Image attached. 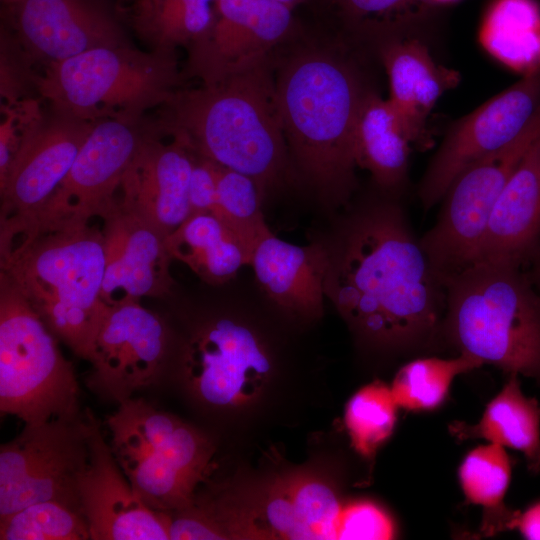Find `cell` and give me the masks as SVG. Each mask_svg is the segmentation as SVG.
Listing matches in <instances>:
<instances>
[{
    "label": "cell",
    "mask_w": 540,
    "mask_h": 540,
    "mask_svg": "<svg viewBox=\"0 0 540 540\" xmlns=\"http://www.w3.org/2000/svg\"><path fill=\"white\" fill-rule=\"evenodd\" d=\"M327 248L325 296L362 340L404 349L434 333L445 307L444 283L397 205L363 207Z\"/></svg>",
    "instance_id": "cell-1"
},
{
    "label": "cell",
    "mask_w": 540,
    "mask_h": 540,
    "mask_svg": "<svg viewBox=\"0 0 540 540\" xmlns=\"http://www.w3.org/2000/svg\"><path fill=\"white\" fill-rule=\"evenodd\" d=\"M341 45L305 44L279 64L278 106L290 160L330 203H342L355 185L354 130L373 90L362 66Z\"/></svg>",
    "instance_id": "cell-2"
},
{
    "label": "cell",
    "mask_w": 540,
    "mask_h": 540,
    "mask_svg": "<svg viewBox=\"0 0 540 540\" xmlns=\"http://www.w3.org/2000/svg\"><path fill=\"white\" fill-rule=\"evenodd\" d=\"M159 108L158 119L148 124L154 133L251 177L263 196L289 164L274 56L219 82L179 89Z\"/></svg>",
    "instance_id": "cell-3"
},
{
    "label": "cell",
    "mask_w": 540,
    "mask_h": 540,
    "mask_svg": "<svg viewBox=\"0 0 540 540\" xmlns=\"http://www.w3.org/2000/svg\"><path fill=\"white\" fill-rule=\"evenodd\" d=\"M91 221L39 229L0 247V272L58 340L87 361L110 308L101 295L103 225Z\"/></svg>",
    "instance_id": "cell-4"
},
{
    "label": "cell",
    "mask_w": 540,
    "mask_h": 540,
    "mask_svg": "<svg viewBox=\"0 0 540 540\" xmlns=\"http://www.w3.org/2000/svg\"><path fill=\"white\" fill-rule=\"evenodd\" d=\"M443 283L446 333L460 353L540 379V296L519 266L479 261Z\"/></svg>",
    "instance_id": "cell-5"
},
{
    "label": "cell",
    "mask_w": 540,
    "mask_h": 540,
    "mask_svg": "<svg viewBox=\"0 0 540 540\" xmlns=\"http://www.w3.org/2000/svg\"><path fill=\"white\" fill-rule=\"evenodd\" d=\"M185 77L175 53L124 44L95 47L44 68L35 89L51 109L83 120L141 121L148 109L167 103Z\"/></svg>",
    "instance_id": "cell-6"
},
{
    "label": "cell",
    "mask_w": 540,
    "mask_h": 540,
    "mask_svg": "<svg viewBox=\"0 0 540 540\" xmlns=\"http://www.w3.org/2000/svg\"><path fill=\"white\" fill-rule=\"evenodd\" d=\"M107 426L113 454L146 505L168 513L192 502L212 454L201 433L133 398L119 403Z\"/></svg>",
    "instance_id": "cell-7"
},
{
    "label": "cell",
    "mask_w": 540,
    "mask_h": 540,
    "mask_svg": "<svg viewBox=\"0 0 540 540\" xmlns=\"http://www.w3.org/2000/svg\"><path fill=\"white\" fill-rule=\"evenodd\" d=\"M58 338L0 272V410L25 424L78 415L79 388Z\"/></svg>",
    "instance_id": "cell-8"
},
{
    "label": "cell",
    "mask_w": 540,
    "mask_h": 540,
    "mask_svg": "<svg viewBox=\"0 0 540 540\" xmlns=\"http://www.w3.org/2000/svg\"><path fill=\"white\" fill-rule=\"evenodd\" d=\"M539 136L540 108L515 140L471 163L451 183L437 221L420 239L442 280L475 263L502 189Z\"/></svg>",
    "instance_id": "cell-9"
},
{
    "label": "cell",
    "mask_w": 540,
    "mask_h": 540,
    "mask_svg": "<svg viewBox=\"0 0 540 540\" xmlns=\"http://www.w3.org/2000/svg\"><path fill=\"white\" fill-rule=\"evenodd\" d=\"M88 436V417L55 418L25 424L2 444L0 517L44 501L79 510L77 484L89 460Z\"/></svg>",
    "instance_id": "cell-10"
},
{
    "label": "cell",
    "mask_w": 540,
    "mask_h": 540,
    "mask_svg": "<svg viewBox=\"0 0 540 540\" xmlns=\"http://www.w3.org/2000/svg\"><path fill=\"white\" fill-rule=\"evenodd\" d=\"M146 130L144 120L107 118L95 122L72 167L49 201L8 241L68 222L102 219L118 201L116 191L120 189L124 172Z\"/></svg>",
    "instance_id": "cell-11"
},
{
    "label": "cell",
    "mask_w": 540,
    "mask_h": 540,
    "mask_svg": "<svg viewBox=\"0 0 540 540\" xmlns=\"http://www.w3.org/2000/svg\"><path fill=\"white\" fill-rule=\"evenodd\" d=\"M94 123L51 109L32 128L0 182V244L24 229L46 205Z\"/></svg>",
    "instance_id": "cell-12"
},
{
    "label": "cell",
    "mask_w": 540,
    "mask_h": 540,
    "mask_svg": "<svg viewBox=\"0 0 540 540\" xmlns=\"http://www.w3.org/2000/svg\"><path fill=\"white\" fill-rule=\"evenodd\" d=\"M181 366L195 396L216 408L250 401L272 370L256 333L229 317L209 319L192 332L182 349Z\"/></svg>",
    "instance_id": "cell-13"
},
{
    "label": "cell",
    "mask_w": 540,
    "mask_h": 540,
    "mask_svg": "<svg viewBox=\"0 0 540 540\" xmlns=\"http://www.w3.org/2000/svg\"><path fill=\"white\" fill-rule=\"evenodd\" d=\"M540 108V72L487 100L454 123L428 165L419 187L425 208L442 200L471 163L515 140Z\"/></svg>",
    "instance_id": "cell-14"
},
{
    "label": "cell",
    "mask_w": 540,
    "mask_h": 540,
    "mask_svg": "<svg viewBox=\"0 0 540 540\" xmlns=\"http://www.w3.org/2000/svg\"><path fill=\"white\" fill-rule=\"evenodd\" d=\"M294 11L276 0H217L209 33L188 48L185 76L212 84L272 57L299 31Z\"/></svg>",
    "instance_id": "cell-15"
},
{
    "label": "cell",
    "mask_w": 540,
    "mask_h": 540,
    "mask_svg": "<svg viewBox=\"0 0 540 540\" xmlns=\"http://www.w3.org/2000/svg\"><path fill=\"white\" fill-rule=\"evenodd\" d=\"M170 347L165 322L139 301L110 306L88 360L87 385L119 404L157 379Z\"/></svg>",
    "instance_id": "cell-16"
},
{
    "label": "cell",
    "mask_w": 540,
    "mask_h": 540,
    "mask_svg": "<svg viewBox=\"0 0 540 540\" xmlns=\"http://www.w3.org/2000/svg\"><path fill=\"white\" fill-rule=\"evenodd\" d=\"M4 25L44 68L100 46L129 44L122 28L88 0H1Z\"/></svg>",
    "instance_id": "cell-17"
},
{
    "label": "cell",
    "mask_w": 540,
    "mask_h": 540,
    "mask_svg": "<svg viewBox=\"0 0 540 540\" xmlns=\"http://www.w3.org/2000/svg\"><path fill=\"white\" fill-rule=\"evenodd\" d=\"M89 420V460L77 484L79 510L93 540H169L170 514L138 496L104 439Z\"/></svg>",
    "instance_id": "cell-18"
},
{
    "label": "cell",
    "mask_w": 540,
    "mask_h": 540,
    "mask_svg": "<svg viewBox=\"0 0 540 540\" xmlns=\"http://www.w3.org/2000/svg\"><path fill=\"white\" fill-rule=\"evenodd\" d=\"M343 506L325 482L301 477L278 483L247 509L203 512L223 533L235 537L337 539Z\"/></svg>",
    "instance_id": "cell-19"
},
{
    "label": "cell",
    "mask_w": 540,
    "mask_h": 540,
    "mask_svg": "<svg viewBox=\"0 0 540 540\" xmlns=\"http://www.w3.org/2000/svg\"><path fill=\"white\" fill-rule=\"evenodd\" d=\"M146 133L120 185V206L165 238L191 215L189 182L195 152L182 140Z\"/></svg>",
    "instance_id": "cell-20"
},
{
    "label": "cell",
    "mask_w": 540,
    "mask_h": 540,
    "mask_svg": "<svg viewBox=\"0 0 540 540\" xmlns=\"http://www.w3.org/2000/svg\"><path fill=\"white\" fill-rule=\"evenodd\" d=\"M105 272L102 299L108 306L142 297L172 294L173 260L165 237L148 223L125 211L119 199L102 218Z\"/></svg>",
    "instance_id": "cell-21"
},
{
    "label": "cell",
    "mask_w": 540,
    "mask_h": 540,
    "mask_svg": "<svg viewBox=\"0 0 540 540\" xmlns=\"http://www.w3.org/2000/svg\"><path fill=\"white\" fill-rule=\"evenodd\" d=\"M421 35L389 36L376 41V52L389 81V102L416 143L425 144L426 120L441 95L459 75L438 65Z\"/></svg>",
    "instance_id": "cell-22"
},
{
    "label": "cell",
    "mask_w": 540,
    "mask_h": 540,
    "mask_svg": "<svg viewBox=\"0 0 540 540\" xmlns=\"http://www.w3.org/2000/svg\"><path fill=\"white\" fill-rule=\"evenodd\" d=\"M539 239L540 136L502 189L475 262L520 266Z\"/></svg>",
    "instance_id": "cell-23"
},
{
    "label": "cell",
    "mask_w": 540,
    "mask_h": 540,
    "mask_svg": "<svg viewBox=\"0 0 540 540\" xmlns=\"http://www.w3.org/2000/svg\"><path fill=\"white\" fill-rule=\"evenodd\" d=\"M249 265L262 290L278 306L307 317L321 313L328 267L326 244L299 246L271 232L256 244Z\"/></svg>",
    "instance_id": "cell-24"
},
{
    "label": "cell",
    "mask_w": 540,
    "mask_h": 540,
    "mask_svg": "<svg viewBox=\"0 0 540 540\" xmlns=\"http://www.w3.org/2000/svg\"><path fill=\"white\" fill-rule=\"evenodd\" d=\"M417 144L389 100L374 90L364 98L354 130L356 165L386 190L405 181L413 145Z\"/></svg>",
    "instance_id": "cell-25"
},
{
    "label": "cell",
    "mask_w": 540,
    "mask_h": 540,
    "mask_svg": "<svg viewBox=\"0 0 540 540\" xmlns=\"http://www.w3.org/2000/svg\"><path fill=\"white\" fill-rule=\"evenodd\" d=\"M517 374H510L500 392L487 404L473 425L454 423L458 439L481 438L521 452L532 473L540 472V404L526 396Z\"/></svg>",
    "instance_id": "cell-26"
},
{
    "label": "cell",
    "mask_w": 540,
    "mask_h": 540,
    "mask_svg": "<svg viewBox=\"0 0 540 540\" xmlns=\"http://www.w3.org/2000/svg\"><path fill=\"white\" fill-rule=\"evenodd\" d=\"M165 242L173 259L213 285L232 279L242 266L250 264L252 256L239 237L212 213L190 215Z\"/></svg>",
    "instance_id": "cell-27"
},
{
    "label": "cell",
    "mask_w": 540,
    "mask_h": 540,
    "mask_svg": "<svg viewBox=\"0 0 540 540\" xmlns=\"http://www.w3.org/2000/svg\"><path fill=\"white\" fill-rule=\"evenodd\" d=\"M478 40L494 60L522 77L540 72V5L536 0H492Z\"/></svg>",
    "instance_id": "cell-28"
},
{
    "label": "cell",
    "mask_w": 540,
    "mask_h": 540,
    "mask_svg": "<svg viewBox=\"0 0 540 540\" xmlns=\"http://www.w3.org/2000/svg\"><path fill=\"white\" fill-rule=\"evenodd\" d=\"M217 0H133L128 20L150 50L175 53L203 39L215 21Z\"/></svg>",
    "instance_id": "cell-29"
},
{
    "label": "cell",
    "mask_w": 540,
    "mask_h": 540,
    "mask_svg": "<svg viewBox=\"0 0 540 540\" xmlns=\"http://www.w3.org/2000/svg\"><path fill=\"white\" fill-rule=\"evenodd\" d=\"M353 38L375 41L395 35H423L441 10L415 0H322Z\"/></svg>",
    "instance_id": "cell-30"
},
{
    "label": "cell",
    "mask_w": 540,
    "mask_h": 540,
    "mask_svg": "<svg viewBox=\"0 0 540 540\" xmlns=\"http://www.w3.org/2000/svg\"><path fill=\"white\" fill-rule=\"evenodd\" d=\"M481 365L463 353L455 358L415 359L399 369L390 389L398 407L413 412L434 410L445 401L458 375Z\"/></svg>",
    "instance_id": "cell-31"
},
{
    "label": "cell",
    "mask_w": 540,
    "mask_h": 540,
    "mask_svg": "<svg viewBox=\"0 0 540 540\" xmlns=\"http://www.w3.org/2000/svg\"><path fill=\"white\" fill-rule=\"evenodd\" d=\"M512 475V464L505 447L488 442L469 451L458 468V479L466 500L495 512L500 528H509L515 513L507 512L503 500ZM494 521L491 527L493 531Z\"/></svg>",
    "instance_id": "cell-32"
},
{
    "label": "cell",
    "mask_w": 540,
    "mask_h": 540,
    "mask_svg": "<svg viewBox=\"0 0 540 540\" xmlns=\"http://www.w3.org/2000/svg\"><path fill=\"white\" fill-rule=\"evenodd\" d=\"M263 195L251 177L218 165L217 203L214 215L253 252L271 233L261 209Z\"/></svg>",
    "instance_id": "cell-33"
},
{
    "label": "cell",
    "mask_w": 540,
    "mask_h": 540,
    "mask_svg": "<svg viewBox=\"0 0 540 540\" xmlns=\"http://www.w3.org/2000/svg\"><path fill=\"white\" fill-rule=\"evenodd\" d=\"M397 409L390 387L381 382L362 387L350 398L345 409V425L360 454L372 456L391 436Z\"/></svg>",
    "instance_id": "cell-34"
},
{
    "label": "cell",
    "mask_w": 540,
    "mask_h": 540,
    "mask_svg": "<svg viewBox=\"0 0 540 540\" xmlns=\"http://www.w3.org/2000/svg\"><path fill=\"white\" fill-rule=\"evenodd\" d=\"M1 540L91 539L82 513L57 501L31 504L0 517Z\"/></svg>",
    "instance_id": "cell-35"
},
{
    "label": "cell",
    "mask_w": 540,
    "mask_h": 540,
    "mask_svg": "<svg viewBox=\"0 0 540 540\" xmlns=\"http://www.w3.org/2000/svg\"><path fill=\"white\" fill-rule=\"evenodd\" d=\"M1 113L0 182L5 179L29 132L44 115L38 101L30 97L12 104H1Z\"/></svg>",
    "instance_id": "cell-36"
},
{
    "label": "cell",
    "mask_w": 540,
    "mask_h": 540,
    "mask_svg": "<svg viewBox=\"0 0 540 540\" xmlns=\"http://www.w3.org/2000/svg\"><path fill=\"white\" fill-rule=\"evenodd\" d=\"M0 94L2 104L16 103L25 97L26 91L35 88L36 75L33 63L26 55L14 35L3 24L1 26L0 49Z\"/></svg>",
    "instance_id": "cell-37"
},
{
    "label": "cell",
    "mask_w": 540,
    "mask_h": 540,
    "mask_svg": "<svg viewBox=\"0 0 540 540\" xmlns=\"http://www.w3.org/2000/svg\"><path fill=\"white\" fill-rule=\"evenodd\" d=\"M390 515L377 504L362 500L342 508L337 528L340 540H387L395 536Z\"/></svg>",
    "instance_id": "cell-38"
},
{
    "label": "cell",
    "mask_w": 540,
    "mask_h": 540,
    "mask_svg": "<svg viewBox=\"0 0 540 540\" xmlns=\"http://www.w3.org/2000/svg\"><path fill=\"white\" fill-rule=\"evenodd\" d=\"M218 164L195 153L189 182L191 215L214 214L217 203Z\"/></svg>",
    "instance_id": "cell-39"
},
{
    "label": "cell",
    "mask_w": 540,
    "mask_h": 540,
    "mask_svg": "<svg viewBox=\"0 0 540 540\" xmlns=\"http://www.w3.org/2000/svg\"><path fill=\"white\" fill-rule=\"evenodd\" d=\"M509 528L517 529L528 540H540V500L525 511L515 513Z\"/></svg>",
    "instance_id": "cell-40"
},
{
    "label": "cell",
    "mask_w": 540,
    "mask_h": 540,
    "mask_svg": "<svg viewBox=\"0 0 540 540\" xmlns=\"http://www.w3.org/2000/svg\"><path fill=\"white\" fill-rule=\"evenodd\" d=\"M292 9H296L297 7L311 3L312 0H276Z\"/></svg>",
    "instance_id": "cell-41"
}]
</instances>
